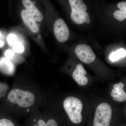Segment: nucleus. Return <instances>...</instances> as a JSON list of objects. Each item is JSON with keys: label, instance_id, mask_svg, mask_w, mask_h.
<instances>
[{"label": "nucleus", "instance_id": "f3484780", "mask_svg": "<svg viewBox=\"0 0 126 126\" xmlns=\"http://www.w3.org/2000/svg\"><path fill=\"white\" fill-rule=\"evenodd\" d=\"M14 54H14V51L10 49L6 50L4 52L5 57L10 60L13 58Z\"/></svg>", "mask_w": 126, "mask_h": 126}, {"label": "nucleus", "instance_id": "7ed1b4c3", "mask_svg": "<svg viewBox=\"0 0 126 126\" xmlns=\"http://www.w3.org/2000/svg\"><path fill=\"white\" fill-rule=\"evenodd\" d=\"M8 99L12 103L18 104L21 107L27 108L33 104L35 98L32 93L15 89L9 93Z\"/></svg>", "mask_w": 126, "mask_h": 126}, {"label": "nucleus", "instance_id": "f8f14e48", "mask_svg": "<svg viewBox=\"0 0 126 126\" xmlns=\"http://www.w3.org/2000/svg\"><path fill=\"white\" fill-rule=\"evenodd\" d=\"M126 55V50L121 48L111 54L109 56V59L111 61L115 62L122 58L125 57Z\"/></svg>", "mask_w": 126, "mask_h": 126}, {"label": "nucleus", "instance_id": "6ab92c4d", "mask_svg": "<svg viewBox=\"0 0 126 126\" xmlns=\"http://www.w3.org/2000/svg\"><path fill=\"white\" fill-rule=\"evenodd\" d=\"M117 7L119 9H122L123 10H126V1H122L119 2L117 4Z\"/></svg>", "mask_w": 126, "mask_h": 126}, {"label": "nucleus", "instance_id": "ddd939ff", "mask_svg": "<svg viewBox=\"0 0 126 126\" xmlns=\"http://www.w3.org/2000/svg\"><path fill=\"white\" fill-rule=\"evenodd\" d=\"M119 10H116L113 13L114 17L118 20L122 21L126 18V10L119 9Z\"/></svg>", "mask_w": 126, "mask_h": 126}, {"label": "nucleus", "instance_id": "f03ea898", "mask_svg": "<svg viewBox=\"0 0 126 126\" xmlns=\"http://www.w3.org/2000/svg\"><path fill=\"white\" fill-rule=\"evenodd\" d=\"M72 12L70 15L73 22L78 25L86 23L89 24L90 19L89 15L86 11L87 5L83 0H69Z\"/></svg>", "mask_w": 126, "mask_h": 126}, {"label": "nucleus", "instance_id": "4468645a", "mask_svg": "<svg viewBox=\"0 0 126 126\" xmlns=\"http://www.w3.org/2000/svg\"><path fill=\"white\" fill-rule=\"evenodd\" d=\"M13 49L16 53H20L24 51V47L21 43L16 42L13 45Z\"/></svg>", "mask_w": 126, "mask_h": 126}, {"label": "nucleus", "instance_id": "423d86ee", "mask_svg": "<svg viewBox=\"0 0 126 126\" xmlns=\"http://www.w3.org/2000/svg\"><path fill=\"white\" fill-rule=\"evenodd\" d=\"M54 31L55 37L59 42H66L69 38L68 28L64 21L62 19L56 20L54 26Z\"/></svg>", "mask_w": 126, "mask_h": 126}, {"label": "nucleus", "instance_id": "0eeeda50", "mask_svg": "<svg viewBox=\"0 0 126 126\" xmlns=\"http://www.w3.org/2000/svg\"><path fill=\"white\" fill-rule=\"evenodd\" d=\"M26 10L35 22H40L43 20V16L31 0H22Z\"/></svg>", "mask_w": 126, "mask_h": 126}, {"label": "nucleus", "instance_id": "aec40b11", "mask_svg": "<svg viewBox=\"0 0 126 126\" xmlns=\"http://www.w3.org/2000/svg\"><path fill=\"white\" fill-rule=\"evenodd\" d=\"M38 124L39 126H46V123L43 120H39L38 122Z\"/></svg>", "mask_w": 126, "mask_h": 126}, {"label": "nucleus", "instance_id": "dca6fc26", "mask_svg": "<svg viewBox=\"0 0 126 126\" xmlns=\"http://www.w3.org/2000/svg\"><path fill=\"white\" fill-rule=\"evenodd\" d=\"M0 126H15L13 123L9 119H3L0 120Z\"/></svg>", "mask_w": 126, "mask_h": 126}, {"label": "nucleus", "instance_id": "a211bd4d", "mask_svg": "<svg viewBox=\"0 0 126 126\" xmlns=\"http://www.w3.org/2000/svg\"><path fill=\"white\" fill-rule=\"evenodd\" d=\"M46 126H58L57 123L53 119H49L46 123Z\"/></svg>", "mask_w": 126, "mask_h": 126}, {"label": "nucleus", "instance_id": "2eb2a0df", "mask_svg": "<svg viewBox=\"0 0 126 126\" xmlns=\"http://www.w3.org/2000/svg\"><path fill=\"white\" fill-rule=\"evenodd\" d=\"M17 37L16 35L14 34H9L7 37V41L9 45L12 46L16 42Z\"/></svg>", "mask_w": 126, "mask_h": 126}, {"label": "nucleus", "instance_id": "6e6552de", "mask_svg": "<svg viewBox=\"0 0 126 126\" xmlns=\"http://www.w3.org/2000/svg\"><path fill=\"white\" fill-rule=\"evenodd\" d=\"M87 72L81 64L77 65L72 74V77L77 83L81 86L86 85L88 82L87 78L85 77Z\"/></svg>", "mask_w": 126, "mask_h": 126}, {"label": "nucleus", "instance_id": "9b49d317", "mask_svg": "<svg viewBox=\"0 0 126 126\" xmlns=\"http://www.w3.org/2000/svg\"><path fill=\"white\" fill-rule=\"evenodd\" d=\"M0 70L5 74L11 75L15 71V66L10 60L5 57L0 58Z\"/></svg>", "mask_w": 126, "mask_h": 126}, {"label": "nucleus", "instance_id": "412c9836", "mask_svg": "<svg viewBox=\"0 0 126 126\" xmlns=\"http://www.w3.org/2000/svg\"><path fill=\"white\" fill-rule=\"evenodd\" d=\"M5 45L4 41L3 39L0 40V48L4 47Z\"/></svg>", "mask_w": 126, "mask_h": 126}, {"label": "nucleus", "instance_id": "9d476101", "mask_svg": "<svg viewBox=\"0 0 126 126\" xmlns=\"http://www.w3.org/2000/svg\"><path fill=\"white\" fill-rule=\"evenodd\" d=\"M21 18L26 25L33 33H38L39 30L38 26L26 10H23L21 13Z\"/></svg>", "mask_w": 126, "mask_h": 126}, {"label": "nucleus", "instance_id": "f257e3e1", "mask_svg": "<svg viewBox=\"0 0 126 126\" xmlns=\"http://www.w3.org/2000/svg\"><path fill=\"white\" fill-rule=\"evenodd\" d=\"M63 107L72 122L75 124L81 123L82 121L81 112L83 108L81 100L75 97H68L64 101Z\"/></svg>", "mask_w": 126, "mask_h": 126}, {"label": "nucleus", "instance_id": "4be33fe9", "mask_svg": "<svg viewBox=\"0 0 126 126\" xmlns=\"http://www.w3.org/2000/svg\"><path fill=\"white\" fill-rule=\"evenodd\" d=\"M3 35L1 31H0V40L3 39Z\"/></svg>", "mask_w": 126, "mask_h": 126}, {"label": "nucleus", "instance_id": "39448f33", "mask_svg": "<svg viewBox=\"0 0 126 126\" xmlns=\"http://www.w3.org/2000/svg\"><path fill=\"white\" fill-rule=\"evenodd\" d=\"M75 53L78 58L85 63H93L96 59V55L90 46L85 44H79L75 49Z\"/></svg>", "mask_w": 126, "mask_h": 126}, {"label": "nucleus", "instance_id": "1a4fd4ad", "mask_svg": "<svg viewBox=\"0 0 126 126\" xmlns=\"http://www.w3.org/2000/svg\"><path fill=\"white\" fill-rule=\"evenodd\" d=\"M124 84L122 82L114 84L111 95L115 101L123 102L126 101V94L124 91Z\"/></svg>", "mask_w": 126, "mask_h": 126}, {"label": "nucleus", "instance_id": "20e7f679", "mask_svg": "<svg viewBox=\"0 0 126 126\" xmlns=\"http://www.w3.org/2000/svg\"><path fill=\"white\" fill-rule=\"evenodd\" d=\"M112 111L108 103H103L98 106L95 112L94 126H109Z\"/></svg>", "mask_w": 126, "mask_h": 126}, {"label": "nucleus", "instance_id": "5701e85b", "mask_svg": "<svg viewBox=\"0 0 126 126\" xmlns=\"http://www.w3.org/2000/svg\"><path fill=\"white\" fill-rule=\"evenodd\" d=\"M38 126V125H35V126Z\"/></svg>", "mask_w": 126, "mask_h": 126}]
</instances>
